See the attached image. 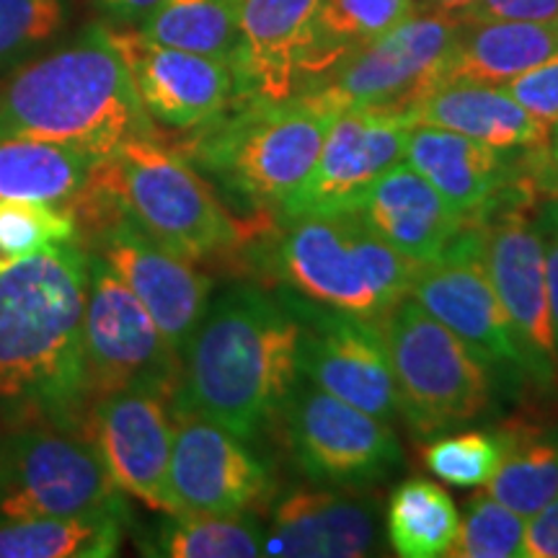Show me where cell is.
Returning <instances> with one entry per match:
<instances>
[{"instance_id": "6da1fadb", "label": "cell", "mask_w": 558, "mask_h": 558, "mask_svg": "<svg viewBox=\"0 0 558 558\" xmlns=\"http://www.w3.org/2000/svg\"><path fill=\"white\" fill-rule=\"evenodd\" d=\"M86 295L88 251L75 241L0 262V403L26 424L81 432Z\"/></svg>"}, {"instance_id": "7a4b0ae2", "label": "cell", "mask_w": 558, "mask_h": 558, "mask_svg": "<svg viewBox=\"0 0 558 558\" xmlns=\"http://www.w3.org/2000/svg\"><path fill=\"white\" fill-rule=\"evenodd\" d=\"M298 354L295 313L259 288L222 292L181 354L173 409L254 437L295 388Z\"/></svg>"}, {"instance_id": "3957f363", "label": "cell", "mask_w": 558, "mask_h": 558, "mask_svg": "<svg viewBox=\"0 0 558 558\" xmlns=\"http://www.w3.org/2000/svg\"><path fill=\"white\" fill-rule=\"evenodd\" d=\"M0 137L68 143L107 158L132 137H160L107 24L13 70L0 86Z\"/></svg>"}, {"instance_id": "277c9868", "label": "cell", "mask_w": 558, "mask_h": 558, "mask_svg": "<svg viewBox=\"0 0 558 558\" xmlns=\"http://www.w3.org/2000/svg\"><path fill=\"white\" fill-rule=\"evenodd\" d=\"M70 213L86 230L128 215L153 241L194 264L239 254L259 235L256 226L235 220L192 160L160 137H132L101 158Z\"/></svg>"}, {"instance_id": "5b68a950", "label": "cell", "mask_w": 558, "mask_h": 558, "mask_svg": "<svg viewBox=\"0 0 558 558\" xmlns=\"http://www.w3.org/2000/svg\"><path fill=\"white\" fill-rule=\"evenodd\" d=\"M337 104L318 90L284 101L233 104L226 114L197 130L190 160L213 171L230 192L254 207L282 209L316 166L320 145L333 120Z\"/></svg>"}, {"instance_id": "8992f818", "label": "cell", "mask_w": 558, "mask_h": 558, "mask_svg": "<svg viewBox=\"0 0 558 558\" xmlns=\"http://www.w3.org/2000/svg\"><path fill=\"white\" fill-rule=\"evenodd\" d=\"M277 269L313 305L380 320L411 295L422 264L380 241L349 209L288 218Z\"/></svg>"}, {"instance_id": "52a82bcc", "label": "cell", "mask_w": 558, "mask_h": 558, "mask_svg": "<svg viewBox=\"0 0 558 558\" xmlns=\"http://www.w3.org/2000/svg\"><path fill=\"white\" fill-rule=\"evenodd\" d=\"M399 396V414L411 435L432 439L476 422L492 403V369L463 339L403 298L380 318Z\"/></svg>"}, {"instance_id": "ba28073f", "label": "cell", "mask_w": 558, "mask_h": 558, "mask_svg": "<svg viewBox=\"0 0 558 558\" xmlns=\"http://www.w3.org/2000/svg\"><path fill=\"white\" fill-rule=\"evenodd\" d=\"M88 512L124 518L128 509L81 432L29 424L0 437V525Z\"/></svg>"}, {"instance_id": "9c48e42d", "label": "cell", "mask_w": 558, "mask_h": 558, "mask_svg": "<svg viewBox=\"0 0 558 558\" xmlns=\"http://www.w3.org/2000/svg\"><path fill=\"white\" fill-rule=\"evenodd\" d=\"M83 362L88 407L120 390H156L173 401L181 380V354L111 271L99 254L88 251V295L83 311Z\"/></svg>"}, {"instance_id": "30bf717a", "label": "cell", "mask_w": 558, "mask_h": 558, "mask_svg": "<svg viewBox=\"0 0 558 558\" xmlns=\"http://www.w3.org/2000/svg\"><path fill=\"white\" fill-rule=\"evenodd\" d=\"M411 298L469 344L481 362L525 383V365L486 267V222L465 226L435 262L422 264Z\"/></svg>"}, {"instance_id": "8fae6325", "label": "cell", "mask_w": 558, "mask_h": 558, "mask_svg": "<svg viewBox=\"0 0 558 558\" xmlns=\"http://www.w3.org/2000/svg\"><path fill=\"white\" fill-rule=\"evenodd\" d=\"M284 407L292 460L316 484L365 486L401 465L403 452L390 424L324 388L295 383Z\"/></svg>"}, {"instance_id": "7c38bea8", "label": "cell", "mask_w": 558, "mask_h": 558, "mask_svg": "<svg viewBox=\"0 0 558 558\" xmlns=\"http://www.w3.org/2000/svg\"><path fill=\"white\" fill-rule=\"evenodd\" d=\"M460 21L448 13L418 11L357 52L341 60L308 90L344 109H407L437 86V73L450 52ZM305 94V90H303Z\"/></svg>"}, {"instance_id": "4fadbf2b", "label": "cell", "mask_w": 558, "mask_h": 558, "mask_svg": "<svg viewBox=\"0 0 558 558\" xmlns=\"http://www.w3.org/2000/svg\"><path fill=\"white\" fill-rule=\"evenodd\" d=\"M486 267L505 308L525 378L543 393L558 390V349L550 318L541 230L522 207L486 220Z\"/></svg>"}, {"instance_id": "5bb4252c", "label": "cell", "mask_w": 558, "mask_h": 558, "mask_svg": "<svg viewBox=\"0 0 558 558\" xmlns=\"http://www.w3.org/2000/svg\"><path fill=\"white\" fill-rule=\"evenodd\" d=\"M88 239L94 254L109 264L150 313L166 341L184 354L207 313L213 279L194 262L153 241L122 213L90 230Z\"/></svg>"}, {"instance_id": "9a60e30c", "label": "cell", "mask_w": 558, "mask_h": 558, "mask_svg": "<svg viewBox=\"0 0 558 558\" xmlns=\"http://www.w3.org/2000/svg\"><path fill=\"white\" fill-rule=\"evenodd\" d=\"M300 324V373L326 393L369 416L393 422L399 396L380 320L333 308H305Z\"/></svg>"}, {"instance_id": "2e32d148", "label": "cell", "mask_w": 558, "mask_h": 558, "mask_svg": "<svg viewBox=\"0 0 558 558\" xmlns=\"http://www.w3.org/2000/svg\"><path fill=\"white\" fill-rule=\"evenodd\" d=\"M148 117L160 128L197 132L235 104L230 60L160 45L140 29H111Z\"/></svg>"}, {"instance_id": "e0dca14e", "label": "cell", "mask_w": 558, "mask_h": 558, "mask_svg": "<svg viewBox=\"0 0 558 558\" xmlns=\"http://www.w3.org/2000/svg\"><path fill=\"white\" fill-rule=\"evenodd\" d=\"M414 122L407 109H344L320 145L308 179L282 205L284 218L313 213H341L390 166L403 160Z\"/></svg>"}, {"instance_id": "ac0fdd59", "label": "cell", "mask_w": 558, "mask_h": 558, "mask_svg": "<svg viewBox=\"0 0 558 558\" xmlns=\"http://www.w3.org/2000/svg\"><path fill=\"white\" fill-rule=\"evenodd\" d=\"M169 401L156 390H120L90 401L81 435L99 452L104 469L150 509L171 514L169 463L173 424Z\"/></svg>"}, {"instance_id": "d6986e66", "label": "cell", "mask_w": 558, "mask_h": 558, "mask_svg": "<svg viewBox=\"0 0 558 558\" xmlns=\"http://www.w3.org/2000/svg\"><path fill=\"white\" fill-rule=\"evenodd\" d=\"M271 494L267 465L209 418L177 414L169 463L171 514H246Z\"/></svg>"}, {"instance_id": "ffe728a7", "label": "cell", "mask_w": 558, "mask_h": 558, "mask_svg": "<svg viewBox=\"0 0 558 558\" xmlns=\"http://www.w3.org/2000/svg\"><path fill=\"white\" fill-rule=\"evenodd\" d=\"M318 9L320 0H239L235 104L303 94Z\"/></svg>"}, {"instance_id": "44dd1931", "label": "cell", "mask_w": 558, "mask_h": 558, "mask_svg": "<svg viewBox=\"0 0 558 558\" xmlns=\"http://www.w3.org/2000/svg\"><path fill=\"white\" fill-rule=\"evenodd\" d=\"M507 156L509 153L494 145L424 124L411 128L403 150V160L422 173L469 226L492 220L509 199L525 202L533 194L522 169L514 173Z\"/></svg>"}, {"instance_id": "7402d4cb", "label": "cell", "mask_w": 558, "mask_h": 558, "mask_svg": "<svg viewBox=\"0 0 558 558\" xmlns=\"http://www.w3.org/2000/svg\"><path fill=\"white\" fill-rule=\"evenodd\" d=\"M380 507L373 497L295 488L279 499L264 533V556L357 558L378 554Z\"/></svg>"}, {"instance_id": "603a6c76", "label": "cell", "mask_w": 558, "mask_h": 558, "mask_svg": "<svg viewBox=\"0 0 558 558\" xmlns=\"http://www.w3.org/2000/svg\"><path fill=\"white\" fill-rule=\"evenodd\" d=\"M380 241L418 264L435 262L465 222L407 160L383 171L349 207Z\"/></svg>"}, {"instance_id": "cb8c5ba5", "label": "cell", "mask_w": 558, "mask_h": 558, "mask_svg": "<svg viewBox=\"0 0 558 558\" xmlns=\"http://www.w3.org/2000/svg\"><path fill=\"white\" fill-rule=\"evenodd\" d=\"M409 120L458 132L501 150H527L548 143L550 124L522 109L501 86L448 83L409 107Z\"/></svg>"}, {"instance_id": "d4e9b609", "label": "cell", "mask_w": 558, "mask_h": 558, "mask_svg": "<svg viewBox=\"0 0 558 558\" xmlns=\"http://www.w3.org/2000/svg\"><path fill=\"white\" fill-rule=\"evenodd\" d=\"M556 52V21H460L450 52L439 65L437 86H505Z\"/></svg>"}, {"instance_id": "484cf974", "label": "cell", "mask_w": 558, "mask_h": 558, "mask_svg": "<svg viewBox=\"0 0 558 558\" xmlns=\"http://www.w3.org/2000/svg\"><path fill=\"white\" fill-rule=\"evenodd\" d=\"M99 158L68 143L0 137V199L70 207L86 190Z\"/></svg>"}, {"instance_id": "4316f807", "label": "cell", "mask_w": 558, "mask_h": 558, "mask_svg": "<svg viewBox=\"0 0 558 558\" xmlns=\"http://www.w3.org/2000/svg\"><path fill=\"white\" fill-rule=\"evenodd\" d=\"M501 427L509 437L507 456L486 484V494L522 518H533L558 494V427L522 418Z\"/></svg>"}, {"instance_id": "83f0119b", "label": "cell", "mask_w": 558, "mask_h": 558, "mask_svg": "<svg viewBox=\"0 0 558 558\" xmlns=\"http://www.w3.org/2000/svg\"><path fill=\"white\" fill-rule=\"evenodd\" d=\"M122 514L88 512L0 525V558H109L122 543Z\"/></svg>"}, {"instance_id": "f1b7e54d", "label": "cell", "mask_w": 558, "mask_h": 558, "mask_svg": "<svg viewBox=\"0 0 558 558\" xmlns=\"http://www.w3.org/2000/svg\"><path fill=\"white\" fill-rule=\"evenodd\" d=\"M414 13L416 0H320L305 90Z\"/></svg>"}, {"instance_id": "f546056e", "label": "cell", "mask_w": 558, "mask_h": 558, "mask_svg": "<svg viewBox=\"0 0 558 558\" xmlns=\"http://www.w3.org/2000/svg\"><path fill=\"white\" fill-rule=\"evenodd\" d=\"M388 541L403 558H442L458 541L460 514L442 486L427 478H409L388 501Z\"/></svg>"}, {"instance_id": "4dcf8cb0", "label": "cell", "mask_w": 558, "mask_h": 558, "mask_svg": "<svg viewBox=\"0 0 558 558\" xmlns=\"http://www.w3.org/2000/svg\"><path fill=\"white\" fill-rule=\"evenodd\" d=\"M140 32L160 45L233 60L239 47V0H160L140 21Z\"/></svg>"}, {"instance_id": "1f68e13d", "label": "cell", "mask_w": 558, "mask_h": 558, "mask_svg": "<svg viewBox=\"0 0 558 558\" xmlns=\"http://www.w3.org/2000/svg\"><path fill=\"white\" fill-rule=\"evenodd\" d=\"M158 556L256 558L264 556V530L246 514H171L158 530Z\"/></svg>"}, {"instance_id": "d6a6232c", "label": "cell", "mask_w": 558, "mask_h": 558, "mask_svg": "<svg viewBox=\"0 0 558 558\" xmlns=\"http://www.w3.org/2000/svg\"><path fill=\"white\" fill-rule=\"evenodd\" d=\"M507 429L458 432V435H439L422 450L424 465L442 481L456 488H478L492 481L507 456Z\"/></svg>"}, {"instance_id": "836d02e7", "label": "cell", "mask_w": 558, "mask_h": 558, "mask_svg": "<svg viewBox=\"0 0 558 558\" xmlns=\"http://www.w3.org/2000/svg\"><path fill=\"white\" fill-rule=\"evenodd\" d=\"M527 518L492 499L476 494L465 505L458 541L452 546L456 558H522L525 554Z\"/></svg>"}, {"instance_id": "e575fe53", "label": "cell", "mask_w": 558, "mask_h": 558, "mask_svg": "<svg viewBox=\"0 0 558 558\" xmlns=\"http://www.w3.org/2000/svg\"><path fill=\"white\" fill-rule=\"evenodd\" d=\"M65 19L62 0H0V78L50 45Z\"/></svg>"}, {"instance_id": "d590c367", "label": "cell", "mask_w": 558, "mask_h": 558, "mask_svg": "<svg viewBox=\"0 0 558 558\" xmlns=\"http://www.w3.org/2000/svg\"><path fill=\"white\" fill-rule=\"evenodd\" d=\"M75 235L78 226L70 207L0 199V262L21 259L50 243L75 241Z\"/></svg>"}, {"instance_id": "8d00e7d4", "label": "cell", "mask_w": 558, "mask_h": 558, "mask_svg": "<svg viewBox=\"0 0 558 558\" xmlns=\"http://www.w3.org/2000/svg\"><path fill=\"white\" fill-rule=\"evenodd\" d=\"M501 88L538 120L548 124L558 122V52L541 65L514 75Z\"/></svg>"}, {"instance_id": "74e56055", "label": "cell", "mask_w": 558, "mask_h": 558, "mask_svg": "<svg viewBox=\"0 0 558 558\" xmlns=\"http://www.w3.org/2000/svg\"><path fill=\"white\" fill-rule=\"evenodd\" d=\"M458 21H556L558 0H473Z\"/></svg>"}, {"instance_id": "f35d334b", "label": "cell", "mask_w": 558, "mask_h": 558, "mask_svg": "<svg viewBox=\"0 0 558 558\" xmlns=\"http://www.w3.org/2000/svg\"><path fill=\"white\" fill-rule=\"evenodd\" d=\"M535 226L541 230L543 256H546L548 303H550V318H554V333H556V349H558V199H548V205L541 209Z\"/></svg>"}, {"instance_id": "ab89813d", "label": "cell", "mask_w": 558, "mask_h": 558, "mask_svg": "<svg viewBox=\"0 0 558 558\" xmlns=\"http://www.w3.org/2000/svg\"><path fill=\"white\" fill-rule=\"evenodd\" d=\"M530 153L522 163V177L530 184V190L543 194L546 199H558V140H550Z\"/></svg>"}, {"instance_id": "60d3db41", "label": "cell", "mask_w": 558, "mask_h": 558, "mask_svg": "<svg viewBox=\"0 0 558 558\" xmlns=\"http://www.w3.org/2000/svg\"><path fill=\"white\" fill-rule=\"evenodd\" d=\"M522 558H558V494L541 512L527 518Z\"/></svg>"}, {"instance_id": "b9f144b4", "label": "cell", "mask_w": 558, "mask_h": 558, "mask_svg": "<svg viewBox=\"0 0 558 558\" xmlns=\"http://www.w3.org/2000/svg\"><path fill=\"white\" fill-rule=\"evenodd\" d=\"M96 3L109 19L132 24V21H143L150 11H156L160 0H96Z\"/></svg>"}, {"instance_id": "7bdbcfd3", "label": "cell", "mask_w": 558, "mask_h": 558, "mask_svg": "<svg viewBox=\"0 0 558 558\" xmlns=\"http://www.w3.org/2000/svg\"><path fill=\"white\" fill-rule=\"evenodd\" d=\"M473 0H422V11L429 13H448V16H458L465 5Z\"/></svg>"}, {"instance_id": "ee69618b", "label": "cell", "mask_w": 558, "mask_h": 558, "mask_svg": "<svg viewBox=\"0 0 558 558\" xmlns=\"http://www.w3.org/2000/svg\"><path fill=\"white\" fill-rule=\"evenodd\" d=\"M550 140H558V122H554L550 124V135H548Z\"/></svg>"}, {"instance_id": "f6af8a7d", "label": "cell", "mask_w": 558, "mask_h": 558, "mask_svg": "<svg viewBox=\"0 0 558 558\" xmlns=\"http://www.w3.org/2000/svg\"><path fill=\"white\" fill-rule=\"evenodd\" d=\"M556 24H558V19H556Z\"/></svg>"}]
</instances>
